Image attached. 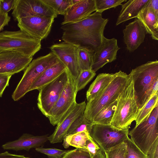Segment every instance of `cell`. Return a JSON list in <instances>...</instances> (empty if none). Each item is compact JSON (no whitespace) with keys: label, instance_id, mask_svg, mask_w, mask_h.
I'll return each instance as SVG.
<instances>
[{"label":"cell","instance_id":"obj_1","mask_svg":"<svg viewBox=\"0 0 158 158\" xmlns=\"http://www.w3.org/2000/svg\"><path fill=\"white\" fill-rule=\"evenodd\" d=\"M108 19L102 17V13L95 11L86 18L74 23L61 25L62 39L78 48L95 52L100 46Z\"/></svg>","mask_w":158,"mask_h":158},{"label":"cell","instance_id":"obj_2","mask_svg":"<svg viewBox=\"0 0 158 158\" xmlns=\"http://www.w3.org/2000/svg\"><path fill=\"white\" fill-rule=\"evenodd\" d=\"M138 111L158 90V61H148L131 71Z\"/></svg>","mask_w":158,"mask_h":158},{"label":"cell","instance_id":"obj_3","mask_svg":"<svg viewBox=\"0 0 158 158\" xmlns=\"http://www.w3.org/2000/svg\"><path fill=\"white\" fill-rule=\"evenodd\" d=\"M131 79L130 74L119 70L106 88L94 99L87 102L84 112L85 117L93 121L103 108L116 100Z\"/></svg>","mask_w":158,"mask_h":158},{"label":"cell","instance_id":"obj_4","mask_svg":"<svg viewBox=\"0 0 158 158\" xmlns=\"http://www.w3.org/2000/svg\"><path fill=\"white\" fill-rule=\"evenodd\" d=\"M41 41L20 29L3 31L0 32V52L12 51L32 57L41 49Z\"/></svg>","mask_w":158,"mask_h":158},{"label":"cell","instance_id":"obj_5","mask_svg":"<svg viewBox=\"0 0 158 158\" xmlns=\"http://www.w3.org/2000/svg\"><path fill=\"white\" fill-rule=\"evenodd\" d=\"M117 101L111 125L119 129L129 127L135 121L138 110L131 77Z\"/></svg>","mask_w":158,"mask_h":158},{"label":"cell","instance_id":"obj_6","mask_svg":"<svg viewBox=\"0 0 158 158\" xmlns=\"http://www.w3.org/2000/svg\"><path fill=\"white\" fill-rule=\"evenodd\" d=\"M59 60L52 52L33 60L25 69L24 74L12 94L14 101H17L29 91L35 80L47 69Z\"/></svg>","mask_w":158,"mask_h":158},{"label":"cell","instance_id":"obj_7","mask_svg":"<svg viewBox=\"0 0 158 158\" xmlns=\"http://www.w3.org/2000/svg\"><path fill=\"white\" fill-rule=\"evenodd\" d=\"M158 104L147 120L135 125L128 133L130 139L147 156L158 139Z\"/></svg>","mask_w":158,"mask_h":158},{"label":"cell","instance_id":"obj_8","mask_svg":"<svg viewBox=\"0 0 158 158\" xmlns=\"http://www.w3.org/2000/svg\"><path fill=\"white\" fill-rule=\"evenodd\" d=\"M69 74L66 68L56 78L38 89L37 106L47 117L66 86Z\"/></svg>","mask_w":158,"mask_h":158},{"label":"cell","instance_id":"obj_9","mask_svg":"<svg viewBox=\"0 0 158 158\" xmlns=\"http://www.w3.org/2000/svg\"><path fill=\"white\" fill-rule=\"evenodd\" d=\"M129 127L119 129L110 125L95 124L90 135L104 153L123 142L128 137Z\"/></svg>","mask_w":158,"mask_h":158},{"label":"cell","instance_id":"obj_10","mask_svg":"<svg viewBox=\"0 0 158 158\" xmlns=\"http://www.w3.org/2000/svg\"><path fill=\"white\" fill-rule=\"evenodd\" d=\"M76 82L69 73L67 84L47 117L53 126L57 125L64 114L76 102Z\"/></svg>","mask_w":158,"mask_h":158},{"label":"cell","instance_id":"obj_11","mask_svg":"<svg viewBox=\"0 0 158 158\" xmlns=\"http://www.w3.org/2000/svg\"><path fill=\"white\" fill-rule=\"evenodd\" d=\"M11 15L14 20L34 16L57 17V15L42 0H16Z\"/></svg>","mask_w":158,"mask_h":158},{"label":"cell","instance_id":"obj_12","mask_svg":"<svg viewBox=\"0 0 158 158\" xmlns=\"http://www.w3.org/2000/svg\"><path fill=\"white\" fill-rule=\"evenodd\" d=\"M54 18L45 16H34L18 20V26L21 30L36 39L43 40L47 37Z\"/></svg>","mask_w":158,"mask_h":158},{"label":"cell","instance_id":"obj_13","mask_svg":"<svg viewBox=\"0 0 158 158\" xmlns=\"http://www.w3.org/2000/svg\"><path fill=\"white\" fill-rule=\"evenodd\" d=\"M50 48L66 66L76 82L80 73L78 60V48L65 42L52 45Z\"/></svg>","mask_w":158,"mask_h":158},{"label":"cell","instance_id":"obj_14","mask_svg":"<svg viewBox=\"0 0 158 158\" xmlns=\"http://www.w3.org/2000/svg\"><path fill=\"white\" fill-rule=\"evenodd\" d=\"M120 48L116 39H108L103 35L100 46L93 53L90 70L96 73L106 64L116 60Z\"/></svg>","mask_w":158,"mask_h":158},{"label":"cell","instance_id":"obj_15","mask_svg":"<svg viewBox=\"0 0 158 158\" xmlns=\"http://www.w3.org/2000/svg\"><path fill=\"white\" fill-rule=\"evenodd\" d=\"M29 57L12 51L0 52V75H13L25 69L32 61Z\"/></svg>","mask_w":158,"mask_h":158},{"label":"cell","instance_id":"obj_16","mask_svg":"<svg viewBox=\"0 0 158 158\" xmlns=\"http://www.w3.org/2000/svg\"><path fill=\"white\" fill-rule=\"evenodd\" d=\"M86 106L85 101L79 103L76 102L73 105L61 118L54 132L49 136L48 140L51 143L62 141L72 123L80 114L84 113Z\"/></svg>","mask_w":158,"mask_h":158},{"label":"cell","instance_id":"obj_17","mask_svg":"<svg viewBox=\"0 0 158 158\" xmlns=\"http://www.w3.org/2000/svg\"><path fill=\"white\" fill-rule=\"evenodd\" d=\"M123 33L127 49L131 52H134L144 42L147 34L144 26L137 18L126 26Z\"/></svg>","mask_w":158,"mask_h":158},{"label":"cell","instance_id":"obj_18","mask_svg":"<svg viewBox=\"0 0 158 158\" xmlns=\"http://www.w3.org/2000/svg\"><path fill=\"white\" fill-rule=\"evenodd\" d=\"M48 135L35 136L24 133L18 139L6 143L2 146L5 150L15 151L25 150L29 151L32 148L42 147L48 140Z\"/></svg>","mask_w":158,"mask_h":158},{"label":"cell","instance_id":"obj_19","mask_svg":"<svg viewBox=\"0 0 158 158\" xmlns=\"http://www.w3.org/2000/svg\"><path fill=\"white\" fill-rule=\"evenodd\" d=\"M94 11H96L95 0H81L69 9L64 15L61 25L80 21Z\"/></svg>","mask_w":158,"mask_h":158},{"label":"cell","instance_id":"obj_20","mask_svg":"<svg viewBox=\"0 0 158 158\" xmlns=\"http://www.w3.org/2000/svg\"><path fill=\"white\" fill-rule=\"evenodd\" d=\"M149 0H129L121 6L116 23V26L134 18H136Z\"/></svg>","mask_w":158,"mask_h":158},{"label":"cell","instance_id":"obj_21","mask_svg":"<svg viewBox=\"0 0 158 158\" xmlns=\"http://www.w3.org/2000/svg\"><path fill=\"white\" fill-rule=\"evenodd\" d=\"M64 64L60 60L45 70L32 84L29 91L38 90L58 77L66 69Z\"/></svg>","mask_w":158,"mask_h":158},{"label":"cell","instance_id":"obj_22","mask_svg":"<svg viewBox=\"0 0 158 158\" xmlns=\"http://www.w3.org/2000/svg\"><path fill=\"white\" fill-rule=\"evenodd\" d=\"M137 18L144 26L147 34L151 35L152 39L158 40V16L151 8L143 10Z\"/></svg>","mask_w":158,"mask_h":158},{"label":"cell","instance_id":"obj_23","mask_svg":"<svg viewBox=\"0 0 158 158\" xmlns=\"http://www.w3.org/2000/svg\"><path fill=\"white\" fill-rule=\"evenodd\" d=\"M115 75V73H103L99 74L87 91L86 97L87 102L96 97L108 85Z\"/></svg>","mask_w":158,"mask_h":158},{"label":"cell","instance_id":"obj_24","mask_svg":"<svg viewBox=\"0 0 158 158\" xmlns=\"http://www.w3.org/2000/svg\"><path fill=\"white\" fill-rule=\"evenodd\" d=\"M90 137L89 134L85 131L67 135L64 138L63 145L66 148L72 146L76 148L86 149V141Z\"/></svg>","mask_w":158,"mask_h":158},{"label":"cell","instance_id":"obj_25","mask_svg":"<svg viewBox=\"0 0 158 158\" xmlns=\"http://www.w3.org/2000/svg\"><path fill=\"white\" fill-rule=\"evenodd\" d=\"M117 103L116 100L102 109L92 121L93 125H110Z\"/></svg>","mask_w":158,"mask_h":158},{"label":"cell","instance_id":"obj_26","mask_svg":"<svg viewBox=\"0 0 158 158\" xmlns=\"http://www.w3.org/2000/svg\"><path fill=\"white\" fill-rule=\"evenodd\" d=\"M93 125L92 122L88 120L85 117L84 113H82L72 123L66 135L82 131L85 132L90 135Z\"/></svg>","mask_w":158,"mask_h":158},{"label":"cell","instance_id":"obj_27","mask_svg":"<svg viewBox=\"0 0 158 158\" xmlns=\"http://www.w3.org/2000/svg\"><path fill=\"white\" fill-rule=\"evenodd\" d=\"M158 104V93L153 96L138 112L135 121V125L146 120Z\"/></svg>","mask_w":158,"mask_h":158},{"label":"cell","instance_id":"obj_28","mask_svg":"<svg viewBox=\"0 0 158 158\" xmlns=\"http://www.w3.org/2000/svg\"><path fill=\"white\" fill-rule=\"evenodd\" d=\"M57 15H64L72 5V0H42Z\"/></svg>","mask_w":158,"mask_h":158},{"label":"cell","instance_id":"obj_29","mask_svg":"<svg viewBox=\"0 0 158 158\" xmlns=\"http://www.w3.org/2000/svg\"><path fill=\"white\" fill-rule=\"evenodd\" d=\"M94 52L85 48H78V60L80 72L83 70H90Z\"/></svg>","mask_w":158,"mask_h":158},{"label":"cell","instance_id":"obj_30","mask_svg":"<svg viewBox=\"0 0 158 158\" xmlns=\"http://www.w3.org/2000/svg\"><path fill=\"white\" fill-rule=\"evenodd\" d=\"M124 142L127 146V158H149L128 137Z\"/></svg>","mask_w":158,"mask_h":158},{"label":"cell","instance_id":"obj_31","mask_svg":"<svg viewBox=\"0 0 158 158\" xmlns=\"http://www.w3.org/2000/svg\"><path fill=\"white\" fill-rule=\"evenodd\" d=\"M126 1L127 0H95V11L102 13L106 10L122 5L123 2Z\"/></svg>","mask_w":158,"mask_h":158},{"label":"cell","instance_id":"obj_32","mask_svg":"<svg viewBox=\"0 0 158 158\" xmlns=\"http://www.w3.org/2000/svg\"><path fill=\"white\" fill-rule=\"evenodd\" d=\"M96 75V73L91 70L81 71L76 82L77 92L84 88Z\"/></svg>","mask_w":158,"mask_h":158},{"label":"cell","instance_id":"obj_33","mask_svg":"<svg viewBox=\"0 0 158 158\" xmlns=\"http://www.w3.org/2000/svg\"><path fill=\"white\" fill-rule=\"evenodd\" d=\"M104 153L106 158H127L126 144L124 141Z\"/></svg>","mask_w":158,"mask_h":158},{"label":"cell","instance_id":"obj_34","mask_svg":"<svg viewBox=\"0 0 158 158\" xmlns=\"http://www.w3.org/2000/svg\"><path fill=\"white\" fill-rule=\"evenodd\" d=\"M36 151L47 155L48 158H64L69 150H63L55 148L40 147L35 149Z\"/></svg>","mask_w":158,"mask_h":158},{"label":"cell","instance_id":"obj_35","mask_svg":"<svg viewBox=\"0 0 158 158\" xmlns=\"http://www.w3.org/2000/svg\"><path fill=\"white\" fill-rule=\"evenodd\" d=\"M64 158H92L87 149L76 148L69 151Z\"/></svg>","mask_w":158,"mask_h":158},{"label":"cell","instance_id":"obj_36","mask_svg":"<svg viewBox=\"0 0 158 158\" xmlns=\"http://www.w3.org/2000/svg\"><path fill=\"white\" fill-rule=\"evenodd\" d=\"M16 0H0V12L4 14L13 9Z\"/></svg>","mask_w":158,"mask_h":158},{"label":"cell","instance_id":"obj_37","mask_svg":"<svg viewBox=\"0 0 158 158\" xmlns=\"http://www.w3.org/2000/svg\"><path fill=\"white\" fill-rule=\"evenodd\" d=\"M85 147L92 157L101 149L98 144L91 137L86 141Z\"/></svg>","mask_w":158,"mask_h":158},{"label":"cell","instance_id":"obj_38","mask_svg":"<svg viewBox=\"0 0 158 158\" xmlns=\"http://www.w3.org/2000/svg\"><path fill=\"white\" fill-rule=\"evenodd\" d=\"M11 76L0 75V97H2L5 89L8 86L9 81Z\"/></svg>","mask_w":158,"mask_h":158},{"label":"cell","instance_id":"obj_39","mask_svg":"<svg viewBox=\"0 0 158 158\" xmlns=\"http://www.w3.org/2000/svg\"><path fill=\"white\" fill-rule=\"evenodd\" d=\"M151 8L158 16V0H149L143 10Z\"/></svg>","mask_w":158,"mask_h":158},{"label":"cell","instance_id":"obj_40","mask_svg":"<svg viewBox=\"0 0 158 158\" xmlns=\"http://www.w3.org/2000/svg\"><path fill=\"white\" fill-rule=\"evenodd\" d=\"M10 19L8 14H4L0 12V32L3 29L5 26L8 25Z\"/></svg>","mask_w":158,"mask_h":158},{"label":"cell","instance_id":"obj_41","mask_svg":"<svg viewBox=\"0 0 158 158\" xmlns=\"http://www.w3.org/2000/svg\"><path fill=\"white\" fill-rule=\"evenodd\" d=\"M148 156L149 158H158V139L152 147Z\"/></svg>","mask_w":158,"mask_h":158},{"label":"cell","instance_id":"obj_42","mask_svg":"<svg viewBox=\"0 0 158 158\" xmlns=\"http://www.w3.org/2000/svg\"><path fill=\"white\" fill-rule=\"evenodd\" d=\"M0 158H30L26 157L23 155H17L9 153L6 151L0 153Z\"/></svg>","mask_w":158,"mask_h":158},{"label":"cell","instance_id":"obj_43","mask_svg":"<svg viewBox=\"0 0 158 158\" xmlns=\"http://www.w3.org/2000/svg\"><path fill=\"white\" fill-rule=\"evenodd\" d=\"M92 158H106L105 153L100 149Z\"/></svg>","mask_w":158,"mask_h":158},{"label":"cell","instance_id":"obj_44","mask_svg":"<svg viewBox=\"0 0 158 158\" xmlns=\"http://www.w3.org/2000/svg\"><path fill=\"white\" fill-rule=\"evenodd\" d=\"M80 0H72V5L77 3Z\"/></svg>","mask_w":158,"mask_h":158}]
</instances>
